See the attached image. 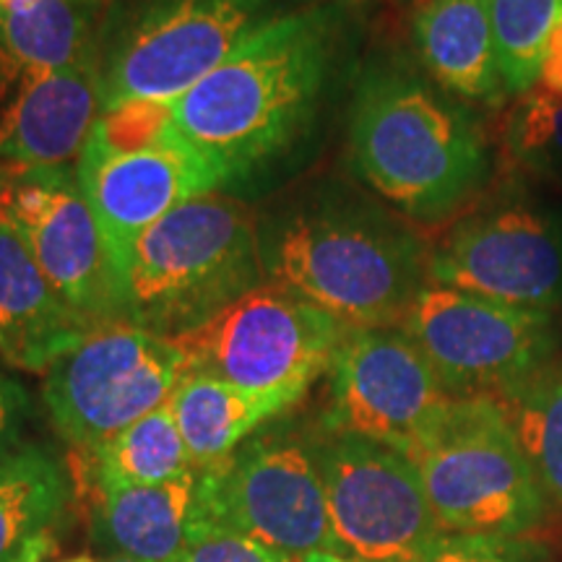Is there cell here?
Wrapping results in <instances>:
<instances>
[{"label": "cell", "instance_id": "ba28073f", "mask_svg": "<svg viewBox=\"0 0 562 562\" xmlns=\"http://www.w3.org/2000/svg\"><path fill=\"white\" fill-rule=\"evenodd\" d=\"M398 328L430 362L453 398H508L560 347L552 313L524 311L453 286L427 284Z\"/></svg>", "mask_w": 562, "mask_h": 562}, {"label": "cell", "instance_id": "30bf717a", "mask_svg": "<svg viewBox=\"0 0 562 562\" xmlns=\"http://www.w3.org/2000/svg\"><path fill=\"white\" fill-rule=\"evenodd\" d=\"M195 516L292 560L336 550L315 442L284 430L250 435L227 459L203 467Z\"/></svg>", "mask_w": 562, "mask_h": 562}, {"label": "cell", "instance_id": "ac0fdd59", "mask_svg": "<svg viewBox=\"0 0 562 562\" xmlns=\"http://www.w3.org/2000/svg\"><path fill=\"white\" fill-rule=\"evenodd\" d=\"M414 45L435 83L463 102L508 100L487 0H425L414 13Z\"/></svg>", "mask_w": 562, "mask_h": 562}, {"label": "cell", "instance_id": "5bb4252c", "mask_svg": "<svg viewBox=\"0 0 562 562\" xmlns=\"http://www.w3.org/2000/svg\"><path fill=\"white\" fill-rule=\"evenodd\" d=\"M430 281L554 315L562 307V211L518 199L476 211L430 252Z\"/></svg>", "mask_w": 562, "mask_h": 562}, {"label": "cell", "instance_id": "484cf974", "mask_svg": "<svg viewBox=\"0 0 562 562\" xmlns=\"http://www.w3.org/2000/svg\"><path fill=\"white\" fill-rule=\"evenodd\" d=\"M505 154L533 178L562 182V97L533 89L505 121Z\"/></svg>", "mask_w": 562, "mask_h": 562}, {"label": "cell", "instance_id": "4dcf8cb0", "mask_svg": "<svg viewBox=\"0 0 562 562\" xmlns=\"http://www.w3.org/2000/svg\"><path fill=\"white\" fill-rule=\"evenodd\" d=\"M294 562H364V560L349 558V554L336 552V550H313V552L302 554V558H297Z\"/></svg>", "mask_w": 562, "mask_h": 562}, {"label": "cell", "instance_id": "2e32d148", "mask_svg": "<svg viewBox=\"0 0 562 562\" xmlns=\"http://www.w3.org/2000/svg\"><path fill=\"white\" fill-rule=\"evenodd\" d=\"M102 115L100 50L53 74L16 83L0 112V165L9 170L66 167L81 157Z\"/></svg>", "mask_w": 562, "mask_h": 562}, {"label": "cell", "instance_id": "4fadbf2b", "mask_svg": "<svg viewBox=\"0 0 562 562\" xmlns=\"http://www.w3.org/2000/svg\"><path fill=\"white\" fill-rule=\"evenodd\" d=\"M0 214L91 331L123 321L121 277L74 167H5Z\"/></svg>", "mask_w": 562, "mask_h": 562}, {"label": "cell", "instance_id": "d6a6232c", "mask_svg": "<svg viewBox=\"0 0 562 562\" xmlns=\"http://www.w3.org/2000/svg\"><path fill=\"white\" fill-rule=\"evenodd\" d=\"M66 562H97V560L89 558V554H81V558H74V560H66Z\"/></svg>", "mask_w": 562, "mask_h": 562}, {"label": "cell", "instance_id": "d6986e66", "mask_svg": "<svg viewBox=\"0 0 562 562\" xmlns=\"http://www.w3.org/2000/svg\"><path fill=\"white\" fill-rule=\"evenodd\" d=\"M195 467L161 484L94 487L97 524L115 554L140 562H178L188 544L199 501Z\"/></svg>", "mask_w": 562, "mask_h": 562}, {"label": "cell", "instance_id": "603a6c76", "mask_svg": "<svg viewBox=\"0 0 562 562\" xmlns=\"http://www.w3.org/2000/svg\"><path fill=\"white\" fill-rule=\"evenodd\" d=\"M89 456L94 487L161 484L195 469L170 404L133 422L128 430L115 435L97 451H89Z\"/></svg>", "mask_w": 562, "mask_h": 562}, {"label": "cell", "instance_id": "1f68e13d", "mask_svg": "<svg viewBox=\"0 0 562 562\" xmlns=\"http://www.w3.org/2000/svg\"><path fill=\"white\" fill-rule=\"evenodd\" d=\"M108 562H140V560H133V558H125V554H115V552H112Z\"/></svg>", "mask_w": 562, "mask_h": 562}, {"label": "cell", "instance_id": "cb8c5ba5", "mask_svg": "<svg viewBox=\"0 0 562 562\" xmlns=\"http://www.w3.org/2000/svg\"><path fill=\"white\" fill-rule=\"evenodd\" d=\"M501 404L542 482L547 501L562 508V362L544 364Z\"/></svg>", "mask_w": 562, "mask_h": 562}, {"label": "cell", "instance_id": "8992f818", "mask_svg": "<svg viewBox=\"0 0 562 562\" xmlns=\"http://www.w3.org/2000/svg\"><path fill=\"white\" fill-rule=\"evenodd\" d=\"M412 461L446 533L524 537L550 508L497 398H456Z\"/></svg>", "mask_w": 562, "mask_h": 562}, {"label": "cell", "instance_id": "277c9868", "mask_svg": "<svg viewBox=\"0 0 562 562\" xmlns=\"http://www.w3.org/2000/svg\"><path fill=\"white\" fill-rule=\"evenodd\" d=\"M261 284L258 222L245 203L211 191L180 203L136 243L123 321L178 339Z\"/></svg>", "mask_w": 562, "mask_h": 562}, {"label": "cell", "instance_id": "6da1fadb", "mask_svg": "<svg viewBox=\"0 0 562 562\" xmlns=\"http://www.w3.org/2000/svg\"><path fill=\"white\" fill-rule=\"evenodd\" d=\"M336 40V11L302 5L170 102L178 136L220 172L222 186L263 170L305 138L331 76Z\"/></svg>", "mask_w": 562, "mask_h": 562}, {"label": "cell", "instance_id": "8fae6325", "mask_svg": "<svg viewBox=\"0 0 562 562\" xmlns=\"http://www.w3.org/2000/svg\"><path fill=\"white\" fill-rule=\"evenodd\" d=\"M315 459L336 552L364 562H427L446 531L409 456L357 435L326 432Z\"/></svg>", "mask_w": 562, "mask_h": 562}, {"label": "cell", "instance_id": "e0dca14e", "mask_svg": "<svg viewBox=\"0 0 562 562\" xmlns=\"http://www.w3.org/2000/svg\"><path fill=\"white\" fill-rule=\"evenodd\" d=\"M89 331L0 214V357L19 370L47 372Z\"/></svg>", "mask_w": 562, "mask_h": 562}, {"label": "cell", "instance_id": "7a4b0ae2", "mask_svg": "<svg viewBox=\"0 0 562 562\" xmlns=\"http://www.w3.org/2000/svg\"><path fill=\"white\" fill-rule=\"evenodd\" d=\"M258 229L266 281L347 328H398L430 284V252L419 237L372 203L313 201Z\"/></svg>", "mask_w": 562, "mask_h": 562}, {"label": "cell", "instance_id": "d4e9b609", "mask_svg": "<svg viewBox=\"0 0 562 562\" xmlns=\"http://www.w3.org/2000/svg\"><path fill=\"white\" fill-rule=\"evenodd\" d=\"M497 58L510 97L537 89L552 34L562 24V0H487Z\"/></svg>", "mask_w": 562, "mask_h": 562}, {"label": "cell", "instance_id": "f1b7e54d", "mask_svg": "<svg viewBox=\"0 0 562 562\" xmlns=\"http://www.w3.org/2000/svg\"><path fill=\"white\" fill-rule=\"evenodd\" d=\"M26 417H30V396L9 372L0 370V459L19 448Z\"/></svg>", "mask_w": 562, "mask_h": 562}, {"label": "cell", "instance_id": "44dd1931", "mask_svg": "<svg viewBox=\"0 0 562 562\" xmlns=\"http://www.w3.org/2000/svg\"><path fill=\"white\" fill-rule=\"evenodd\" d=\"M94 0H0V74H53L94 50Z\"/></svg>", "mask_w": 562, "mask_h": 562}, {"label": "cell", "instance_id": "f546056e", "mask_svg": "<svg viewBox=\"0 0 562 562\" xmlns=\"http://www.w3.org/2000/svg\"><path fill=\"white\" fill-rule=\"evenodd\" d=\"M537 89L547 91V94L562 97V24H560V30L552 34L550 47H547Z\"/></svg>", "mask_w": 562, "mask_h": 562}, {"label": "cell", "instance_id": "4316f807", "mask_svg": "<svg viewBox=\"0 0 562 562\" xmlns=\"http://www.w3.org/2000/svg\"><path fill=\"white\" fill-rule=\"evenodd\" d=\"M178 562H294L271 547L220 526L209 518L193 516L188 544Z\"/></svg>", "mask_w": 562, "mask_h": 562}, {"label": "cell", "instance_id": "5b68a950", "mask_svg": "<svg viewBox=\"0 0 562 562\" xmlns=\"http://www.w3.org/2000/svg\"><path fill=\"white\" fill-rule=\"evenodd\" d=\"M300 0H125L100 55L102 112L175 102Z\"/></svg>", "mask_w": 562, "mask_h": 562}, {"label": "cell", "instance_id": "3957f363", "mask_svg": "<svg viewBox=\"0 0 562 562\" xmlns=\"http://www.w3.org/2000/svg\"><path fill=\"white\" fill-rule=\"evenodd\" d=\"M349 157L364 186L419 222L453 216L492 172L474 112L402 68H370L357 83Z\"/></svg>", "mask_w": 562, "mask_h": 562}, {"label": "cell", "instance_id": "7402d4cb", "mask_svg": "<svg viewBox=\"0 0 562 562\" xmlns=\"http://www.w3.org/2000/svg\"><path fill=\"white\" fill-rule=\"evenodd\" d=\"M167 404L193 467L199 469L227 459L250 435H256L263 422L290 409L279 398L237 389L201 372H186Z\"/></svg>", "mask_w": 562, "mask_h": 562}, {"label": "cell", "instance_id": "9c48e42d", "mask_svg": "<svg viewBox=\"0 0 562 562\" xmlns=\"http://www.w3.org/2000/svg\"><path fill=\"white\" fill-rule=\"evenodd\" d=\"M186 368L172 339L110 323L47 368L42 398L63 438L89 453L170 402Z\"/></svg>", "mask_w": 562, "mask_h": 562}, {"label": "cell", "instance_id": "83f0119b", "mask_svg": "<svg viewBox=\"0 0 562 562\" xmlns=\"http://www.w3.org/2000/svg\"><path fill=\"white\" fill-rule=\"evenodd\" d=\"M427 562H550V558L524 537L442 533Z\"/></svg>", "mask_w": 562, "mask_h": 562}, {"label": "cell", "instance_id": "7c38bea8", "mask_svg": "<svg viewBox=\"0 0 562 562\" xmlns=\"http://www.w3.org/2000/svg\"><path fill=\"white\" fill-rule=\"evenodd\" d=\"M328 375L326 432L357 435L409 459L456 402L402 328H349Z\"/></svg>", "mask_w": 562, "mask_h": 562}, {"label": "cell", "instance_id": "ffe728a7", "mask_svg": "<svg viewBox=\"0 0 562 562\" xmlns=\"http://www.w3.org/2000/svg\"><path fill=\"white\" fill-rule=\"evenodd\" d=\"M68 503V472L47 448L24 446L0 459V562L45 560Z\"/></svg>", "mask_w": 562, "mask_h": 562}, {"label": "cell", "instance_id": "9a60e30c", "mask_svg": "<svg viewBox=\"0 0 562 562\" xmlns=\"http://www.w3.org/2000/svg\"><path fill=\"white\" fill-rule=\"evenodd\" d=\"M76 175L123 290L133 248L144 232L180 203L222 191L220 172L178 131L165 144L136 151H112L91 133Z\"/></svg>", "mask_w": 562, "mask_h": 562}, {"label": "cell", "instance_id": "52a82bcc", "mask_svg": "<svg viewBox=\"0 0 562 562\" xmlns=\"http://www.w3.org/2000/svg\"><path fill=\"white\" fill-rule=\"evenodd\" d=\"M347 331L334 315L266 281L172 341L186 355V372L294 406L331 370Z\"/></svg>", "mask_w": 562, "mask_h": 562}, {"label": "cell", "instance_id": "836d02e7", "mask_svg": "<svg viewBox=\"0 0 562 562\" xmlns=\"http://www.w3.org/2000/svg\"><path fill=\"white\" fill-rule=\"evenodd\" d=\"M3 182H5V167H0V191H3Z\"/></svg>", "mask_w": 562, "mask_h": 562}]
</instances>
